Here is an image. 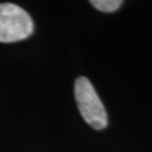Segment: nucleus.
I'll list each match as a JSON object with an SVG mask.
<instances>
[{
    "label": "nucleus",
    "mask_w": 152,
    "mask_h": 152,
    "mask_svg": "<svg viewBox=\"0 0 152 152\" xmlns=\"http://www.w3.org/2000/svg\"><path fill=\"white\" fill-rule=\"evenodd\" d=\"M77 106L83 120L95 130L107 126V113L91 82L86 77H79L75 82Z\"/></svg>",
    "instance_id": "nucleus-1"
},
{
    "label": "nucleus",
    "mask_w": 152,
    "mask_h": 152,
    "mask_svg": "<svg viewBox=\"0 0 152 152\" xmlns=\"http://www.w3.org/2000/svg\"><path fill=\"white\" fill-rule=\"evenodd\" d=\"M34 23L27 11L14 4H0V42L12 43L27 38Z\"/></svg>",
    "instance_id": "nucleus-2"
},
{
    "label": "nucleus",
    "mask_w": 152,
    "mask_h": 152,
    "mask_svg": "<svg viewBox=\"0 0 152 152\" xmlns=\"http://www.w3.org/2000/svg\"><path fill=\"white\" fill-rule=\"evenodd\" d=\"M90 4L98 10L104 11V12H113L120 8L123 1L121 0H91Z\"/></svg>",
    "instance_id": "nucleus-3"
}]
</instances>
